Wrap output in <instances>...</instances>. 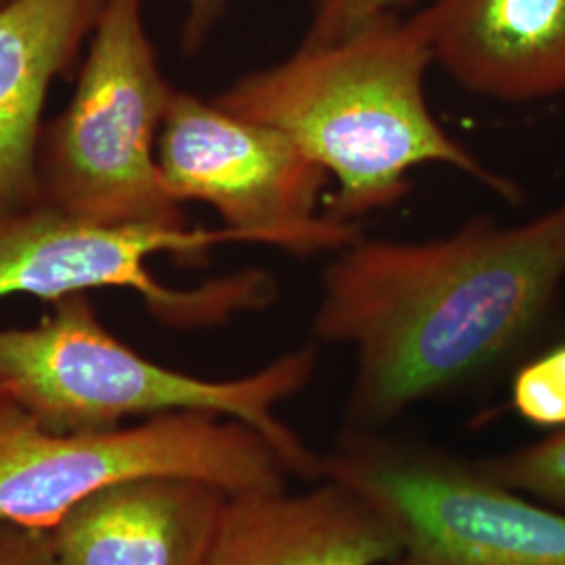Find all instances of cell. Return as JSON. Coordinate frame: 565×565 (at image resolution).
Here are the masks:
<instances>
[{
    "mask_svg": "<svg viewBox=\"0 0 565 565\" xmlns=\"http://www.w3.org/2000/svg\"><path fill=\"white\" fill-rule=\"evenodd\" d=\"M565 281V202L522 224L476 216L419 242L364 239L324 266L312 331L352 350L350 415L387 424L522 356Z\"/></svg>",
    "mask_w": 565,
    "mask_h": 565,
    "instance_id": "1",
    "label": "cell"
},
{
    "mask_svg": "<svg viewBox=\"0 0 565 565\" xmlns=\"http://www.w3.org/2000/svg\"><path fill=\"white\" fill-rule=\"evenodd\" d=\"M429 44L415 15H385L338 41L308 44L247 72L212 102L291 137L321 163L335 189L327 216L356 224L401 202L419 166H445L505 202L520 189L486 166L427 102Z\"/></svg>",
    "mask_w": 565,
    "mask_h": 565,
    "instance_id": "2",
    "label": "cell"
},
{
    "mask_svg": "<svg viewBox=\"0 0 565 565\" xmlns=\"http://www.w3.org/2000/svg\"><path fill=\"white\" fill-rule=\"evenodd\" d=\"M319 352L302 345L235 380H203L139 354L103 324L86 294L51 303L41 323L0 329V385L41 424L107 429L166 413H212L254 427L289 473L323 480L319 457L279 417L312 382Z\"/></svg>",
    "mask_w": 565,
    "mask_h": 565,
    "instance_id": "3",
    "label": "cell"
},
{
    "mask_svg": "<svg viewBox=\"0 0 565 565\" xmlns=\"http://www.w3.org/2000/svg\"><path fill=\"white\" fill-rule=\"evenodd\" d=\"M145 0H105L74 97L42 126L39 202L97 224L184 228L163 186L158 139L174 86L145 25Z\"/></svg>",
    "mask_w": 565,
    "mask_h": 565,
    "instance_id": "4",
    "label": "cell"
},
{
    "mask_svg": "<svg viewBox=\"0 0 565 565\" xmlns=\"http://www.w3.org/2000/svg\"><path fill=\"white\" fill-rule=\"evenodd\" d=\"M145 476L193 478L233 497L281 490L289 469L239 419L182 411L63 431L0 396V522L51 530L103 488Z\"/></svg>",
    "mask_w": 565,
    "mask_h": 565,
    "instance_id": "5",
    "label": "cell"
},
{
    "mask_svg": "<svg viewBox=\"0 0 565 565\" xmlns=\"http://www.w3.org/2000/svg\"><path fill=\"white\" fill-rule=\"evenodd\" d=\"M226 243L245 239L224 226L207 231L88 223L49 203H32L0 212V300L32 296L53 303L93 289L120 287L137 291L149 315L166 327H218L273 302V279L260 270H243L177 289L156 279L149 260L170 254L179 263L200 264Z\"/></svg>",
    "mask_w": 565,
    "mask_h": 565,
    "instance_id": "6",
    "label": "cell"
},
{
    "mask_svg": "<svg viewBox=\"0 0 565 565\" xmlns=\"http://www.w3.org/2000/svg\"><path fill=\"white\" fill-rule=\"evenodd\" d=\"M324 478L373 507L415 565H565V511L509 488L482 465L356 436Z\"/></svg>",
    "mask_w": 565,
    "mask_h": 565,
    "instance_id": "7",
    "label": "cell"
},
{
    "mask_svg": "<svg viewBox=\"0 0 565 565\" xmlns=\"http://www.w3.org/2000/svg\"><path fill=\"white\" fill-rule=\"evenodd\" d=\"M158 168L177 202L210 205L245 243L335 254L361 237L356 224L321 210L331 179L298 142L193 93L172 95Z\"/></svg>",
    "mask_w": 565,
    "mask_h": 565,
    "instance_id": "8",
    "label": "cell"
},
{
    "mask_svg": "<svg viewBox=\"0 0 565 565\" xmlns=\"http://www.w3.org/2000/svg\"><path fill=\"white\" fill-rule=\"evenodd\" d=\"M434 65L469 95L527 103L565 93V0H429L413 13Z\"/></svg>",
    "mask_w": 565,
    "mask_h": 565,
    "instance_id": "9",
    "label": "cell"
},
{
    "mask_svg": "<svg viewBox=\"0 0 565 565\" xmlns=\"http://www.w3.org/2000/svg\"><path fill=\"white\" fill-rule=\"evenodd\" d=\"M231 494L193 478L107 486L51 527L60 565H205Z\"/></svg>",
    "mask_w": 565,
    "mask_h": 565,
    "instance_id": "10",
    "label": "cell"
},
{
    "mask_svg": "<svg viewBox=\"0 0 565 565\" xmlns=\"http://www.w3.org/2000/svg\"><path fill=\"white\" fill-rule=\"evenodd\" d=\"M401 543L352 488L323 478L306 492L228 497L205 565H387Z\"/></svg>",
    "mask_w": 565,
    "mask_h": 565,
    "instance_id": "11",
    "label": "cell"
},
{
    "mask_svg": "<svg viewBox=\"0 0 565 565\" xmlns=\"http://www.w3.org/2000/svg\"><path fill=\"white\" fill-rule=\"evenodd\" d=\"M105 0H9L0 7V212L39 203L36 151L51 84L70 74Z\"/></svg>",
    "mask_w": 565,
    "mask_h": 565,
    "instance_id": "12",
    "label": "cell"
},
{
    "mask_svg": "<svg viewBox=\"0 0 565 565\" xmlns=\"http://www.w3.org/2000/svg\"><path fill=\"white\" fill-rule=\"evenodd\" d=\"M499 482L565 511V427L482 465Z\"/></svg>",
    "mask_w": 565,
    "mask_h": 565,
    "instance_id": "13",
    "label": "cell"
},
{
    "mask_svg": "<svg viewBox=\"0 0 565 565\" xmlns=\"http://www.w3.org/2000/svg\"><path fill=\"white\" fill-rule=\"evenodd\" d=\"M511 408L545 431L565 427V342L520 364L511 380Z\"/></svg>",
    "mask_w": 565,
    "mask_h": 565,
    "instance_id": "14",
    "label": "cell"
},
{
    "mask_svg": "<svg viewBox=\"0 0 565 565\" xmlns=\"http://www.w3.org/2000/svg\"><path fill=\"white\" fill-rule=\"evenodd\" d=\"M415 2L417 0H306L308 30L302 42L338 41L369 21L403 15L404 9Z\"/></svg>",
    "mask_w": 565,
    "mask_h": 565,
    "instance_id": "15",
    "label": "cell"
},
{
    "mask_svg": "<svg viewBox=\"0 0 565 565\" xmlns=\"http://www.w3.org/2000/svg\"><path fill=\"white\" fill-rule=\"evenodd\" d=\"M0 565H60L51 530L0 522Z\"/></svg>",
    "mask_w": 565,
    "mask_h": 565,
    "instance_id": "16",
    "label": "cell"
},
{
    "mask_svg": "<svg viewBox=\"0 0 565 565\" xmlns=\"http://www.w3.org/2000/svg\"><path fill=\"white\" fill-rule=\"evenodd\" d=\"M237 0H184L181 28V49L184 55H198L226 13Z\"/></svg>",
    "mask_w": 565,
    "mask_h": 565,
    "instance_id": "17",
    "label": "cell"
},
{
    "mask_svg": "<svg viewBox=\"0 0 565 565\" xmlns=\"http://www.w3.org/2000/svg\"><path fill=\"white\" fill-rule=\"evenodd\" d=\"M387 565H415V564H411V562H406V559H403V557H401V559H396V562H392V564H387Z\"/></svg>",
    "mask_w": 565,
    "mask_h": 565,
    "instance_id": "18",
    "label": "cell"
},
{
    "mask_svg": "<svg viewBox=\"0 0 565 565\" xmlns=\"http://www.w3.org/2000/svg\"><path fill=\"white\" fill-rule=\"evenodd\" d=\"M0 396H9V394H7V390H4L2 385H0Z\"/></svg>",
    "mask_w": 565,
    "mask_h": 565,
    "instance_id": "19",
    "label": "cell"
},
{
    "mask_svg": "<svg viewBox=\"0 0 565 565\" xmlns=\"http://www.w3.org/2000/svg\"><path fill=\"white\" fill-rule=\"evenodd\" d=\"M7 2H9V0H0V7H2V4H7Z\"/></svg>",
    "mask_w": 565,
    "mask_h": 565,
    "instance_id": "20",
    "label": "cell"
}]
</instances>
